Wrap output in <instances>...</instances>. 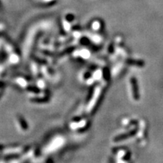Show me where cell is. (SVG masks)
<instances>
[{"label":"cell","instance_id":"6da1fadb","mask_svg":"<svg viewBox=\"0 0 163 163\" xmlns=\"http://www.w3.org/2000/svg\"><path fill=\"white\" fill-rule=\"evenodd\" d=\"M131 88H132V94L135 100H139L140 98V94L138 91V85H137V82L136 80L135 77H131Z\"/></svg>","mask_w":163,"mask_h":163},{"label":"cell","instance_id":"7a4b0ae2","mask_svg":"<svg viewBox=\"0 0 163 163\" xmlns=\"http://www.w3.org/2000/svg\"><path fill=\"white\" fill-rule=\"evenodd\" d=\"M134 132H135V131H132L131 133H130V134H125V135H120V136H119V137H116V139H117V140H124V139H125V138H126V137H130V136L132 135V134H134Z\"/></svg>","mask_w":163,"mask_h":163}]
</instances>
